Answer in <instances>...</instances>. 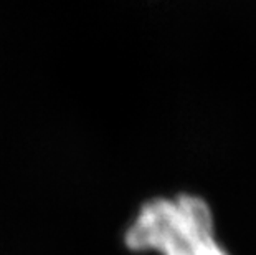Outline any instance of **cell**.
Segmentation results:
<instances>
[{
    "mask_svg": "<svg viewBox=\"0 0 256 255\" xmlns=\"http://www.w3.org/2000/svg\"><path fill=\"white\" fill-rule=\"evenodd\" d=\"M124 243L132 252L230 255L215 237L208 204L194 194L147 200L128 227Z\"/></svg>",
    "mask_w": 256,
    "mask_h": 255,
    "instance_id": "1",
    "label": "cell"
}]
</instances>
